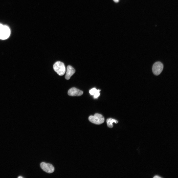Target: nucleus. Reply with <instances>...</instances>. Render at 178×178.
<instances>
[{
	"mask_svg": "<svg viewBox=\"0 0 178 178\" xmlns=\"http://www.w3.org/2000/svg\"><path fill=\"white\" fill-rule=\"evenodd\" d=\"M153 178H161V177L159 176L156 175L154 176Z\"/></svg>",
	"mask_w": 178,
	"mask_h": 178,
	"instance_id": "11",
	"label": "nucleus"
},
{
	"mask_svg": "<svg viewBox=\"0 0 178 178\" xmlns=\"http://www.w3.org/2000/svg\"><path fill=\"white\" fill-rule=\"evenodd\" d=\"M75 72V70L74 68L70 65L68 66L67 67L65 79L67 80H69Z\"/></svg>",
	"mask_w": 178,
	"mask_h": 178,
	"instance_id": "7",
	"label": "nucleus"
},
{
	"mask_svg": "<svg viewBox=\"0 0 178 178\" xmlns=\"http://www.w3.org/2000/svg\"><path fill=\"white\" fill-rule=\"evenodd\" d=\"M82 91L74 87L70 89L68 91V95L71 96H80L83 94Z\"/></svg>",
	"mask_w": 178,
	"mask_h": 178,
	"instance_id": "6",
	"label": "nucleus"
},
{
	"mask_svg": "<svg viewBox=\"0 0 178 178\" xmlns=\"http://www.w3.org/2000/svg\"><path fill=\"white\" fill-rule=\"evenodd\" d=\"M89 120L91 123L97 125H99L104 123V118L101 114L96 113L93 116L91 115L89 116Z\"/></svg>",
	"mask_w": 178,
	"mask_h": 178,
	"instance_id": "2",
	"label": "nucleus"
},
{
	"mask_svg": "<svg viewBox=\"0 0 178 178\" xmlns=\"http://www.w3.org/2000/svg\"><path fill=\"white\" fill-rule=\"evenodd\" d=\"M106 121L108 127L110 128L113 127V125L112 124L113 123L117 124L118 122L117 120L112 118L108 119Z\"/></svg>",
	"mask_w": 178,
	"mask_h": 178,
	"instance_id": "8",
	"label": "nucleus"
},
{
	"mask_svg": "<svg viewBox=\"0 0 178 178\" xmlns=\"http://www.w3.org/2000/svg\"><path fill=\"white\" fill-rule=\"evenodd\" d=\"M3 26V25L2 24H0V31Z\"/></svg>",
	"mask_w": 178,
	"mask_h": 178,
	"instance_id": "12",
	"label": "nucleus"
},
{
	"mask_svg": "<svg viewBox=\"0 0 178 178\" xmlns=\"http://www.w3.org/2000/svg\"><path fill=\"white\" fill-rule=\"evenodd\" d=\"M54 70L60 76L63 75L66 71V68L64 64L60 61L55 62L53 65Z\"/></svg>",
	"mask_w": 178,
	"mask_h": 178,
	"instance_id": "1",
	"label": "nucleus"
},
{
	"mask_svg": "<svg viewBox=\"0 0 178 178\" xmlns=\"http://www.w3.org/2000/svg\"><path fill=\"white\" fill-rule=\"evenodd\" d=\"M97 90V89L95 88H93L89 90V93L91 95L93 96L94 94Z\"/></svg>",
	"mask_w": 178,
	"mask_h": 178,
	"instance_id": "10",
	"label": "nucleus"
},
{
	"mask_svg": "<svg viewBox=\"0 0 178 178\" xmlns=\"http://www.w3.org/2000/svg\"><path fill=\"white\" fill-rule=\"evenodd\" d=\"M18 178H22V177H20V176H19V177H18Z\"/></svg>",
	"mask_w": 178,
	"mask_h": 178,
	"instance_id": "14",
	"label": "nucleus"
},
{
	"mask_svg": "<svg viewBox=\"0 0 178 178\" xmlns=\"http://www.w3.org/2000/svg\"><path fill=\"white\" fill-rule=\"evenodd\" d=\"M100 89L97 90L96 92L93 95V98L94 99L97 98L99 97L100 95Z\"/></svg>",
	"mask_w": 178,
	"mask_h": 178,
	"instance_id": "9",
	"label": "nucleus"
},
{
	"mask_svg": "<svg viewBox=\"0 0 178 178\" xmlns=\"http://www.w3.org/2000/svg\"><path fill=\"white\" fill-rule=\"evenodd\" d=\"M40 166L42 169L47 173H51L54 171V167L50 164L42 162L41 163Z\"/></svg>",
	"mask_w": 178,
	"mask_h": 178,
	"instance_id": "5",
	"label": "nucleus"
},
{
	"mask_svg": "<svg viewBox=\"0 0 178 178\" xmlns=\"http://www.w3.org/2000/svg\"><path fill=\"white\" fill-rule=\"evenodd\" d=\"M163 68V65L160 62H157L153 64L152 70L154 74L156 75L160 74L162 71Z\"/></svg>",
	"mask_w": 178,
	"mask_h": 178,
	"instance_id": "3",
	"label": "nucleus"
},
{
	"mask_svg": "<svg viewBox=\"0 0 178 178\" xmlns=\"http://www.w3.org/2000/svg\"><path fill=\"white\" fill-rule=\"evenodd\" d=\"M119 0H113L114 2H119Z\"/></svg>",
	"mask_w": 178,
	"mask_h": 178,
	"instance_id": "13",
	"label": "nucleus"
},
{
	"mask_svg": "<svg viewBox=\"0 0 178 178\" xmlns=\"http://www.w3.org/2000/svg\"><path fill=\"white\" fill-rule=\"evenodd\" d=\"M10 31L9 27L6 25H3L0 31V39L5 40L9 36Z\"/></svg>",
	"mask_w": 178,
	"mask_h": 178,
	"instance_id": "4",
	"label": "nucleus"
}]
</instances>
